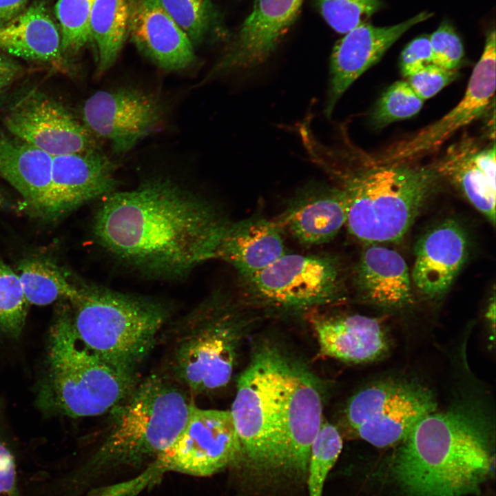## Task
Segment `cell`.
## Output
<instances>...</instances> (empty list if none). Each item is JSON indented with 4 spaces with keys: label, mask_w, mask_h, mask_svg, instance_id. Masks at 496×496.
I'll list each match as a JSON object with an SVG mask.
<instances>
[{
    "label": "cell",
    "mask_w": 496,
    "mask_h": 496,
    "mask_svg": "<svg viewBox=\"0 0 496 496\" xmlns=\"http://www.w3.org/2000/svg\"><path fill=\"white\" fill-rule=\"evenodd\" d=\"M304 0H256L207 80L264 63L295 21Z\"/></svg>",
    "instance_id": "17"
},
{
    "label": "cell",
    "mask_w": 496,
    "mask_h": 496,
    "mask_svg": "<svg viewBox=\"0 0 496 496\" xmlns=\"http://www.w3.org/2000/svg\"><path fill=\"white\" fill-rule=\"evenodd\" d=\"M17 273L29 304L45 306L58 300L70 301L76 293V280L48 260L23 259Z\"/></svg>",
    "instance_id": "28"
},
{
    "label": "cell",
    "mask_w": 496,
    "mask_h": 496,
    "mask_svg": "<svg viewBox=\"0 0 496 496\" xmlns=\"http://www.w3.org/2000/svg\"><path fill=\"white\" fill-rule=\"evenodd\" d=\"M321 355L352 363H365L382 357L389 338L376 318L362 315L312 318Z\"/></svg>",
    "instance_id": "21"
},
{
    "label": "cell",
    "mask_w": 496,
    "mask_h": 496,
    "mask_svg": "<svg viewBox=\"0 0 496 496\" xmlns=\"http://www.w3.org/2000/svg\"><path fill=\"white\" fill-rule=\"evenodd\" d=\"M132 0H95L90 15V32L98 57L97 73L113 66L126 39Z\"/></svg>",
    "instance_id": "27"
},
{
    "label": "cell",
    "mask_w": 496,
    "mask_h": 496,
    "mask_svg": "<svg viewBox=\"0 0 496 496\" xmlns=\"http://www.w3.org/2000/svg\"><path fill=\"white\" fill-rule=\"evenodd\" d=\"M12 203L6 195L5 192L0 188V209H6L10 207Z\"/></svg>",
    "instance_id": "43"
},
{
    "label": "cell",
    "mask_w": 496,
    "mask_h": 496,
    "mask_svg": "<svg viewBox=\"0 0 496 496\" xmlns=\"http://www.w3.org/2000/svg\"><path fill=\"white\" fill-rule=\"evenodd\" d=\"M432 15L423 11L389 26H375L364 22L344 34L336 42L331 55L325 116H331L338 101L349 87L377 63L399 38Z\"/></svg>",
    "instance_id": "16"
},
{
    "label": "cell",
    "mask_w": 496,
    "mask_h": 496,
    "mask_svg": "<svg viewBox=\"0 0 496 496\" xmlns=\"http://www.w3.org/2000/svg\"><path fill=\"white\" fill-rule=\"evenodd\" d=\"M83 124L92 136L107 142L114 153L125 154L161 126L165 111L153 94L133 87L100 90L81 110Z\"/></svg>",
    "instance_id": "12"
},
{
    "label": "cell",
    "mask_w": 496,
    "mask_h": 496,
    "mask_svg": "<svg viewBox=\"0 0 496 496\" xmlns=\"http://www.w3.org/2000/svg\"><path fill=\"white\" fill-rule=\"evenodd\" d=\"M458 74L457 70H447L432 64L406 77V82L425 101L454 81Z\"/></svg>",
    "instance_id": "38"
},
{
    "label": "cell",
    "mask_w": 496,
    "mask_h": 496,
    "mask_svg": "<svg viewBox=\"0 0 496 496\" xmlns=\"http://www.w3.org/2000/svg\"><path fill=\"white\" fill-rule=\"evenodd\" d=\"M468 242L463 227L446 219L428 230L416 243L411 282L425 298L448 290L466 259Z\"/></svg>",
    "instance_id": "20"
},
{
    "label": "cell",
    "mask_w": 496,
    "mask_h": 496,
    "mask_svg": "<svg viewBox=\"0 0 496 496\" xmlns=\"http://www.w3.org/2000/svg\"><path fill=\"white\" fill-rule=\"evenodd\" d=\"M249 320L226 292H214L170 324L165 374L192 394L226 386Z\"/></svg>",
    "instance_id": "7"
},
{
    "label": "cell",
    "mask_w": 496,
    "mask_h": 496,
    "mask_svg": "<svg viewBox=\"0 0 496 496\" xmlns=\"http://www.w3.org/2000/svg\"><path fill=\"white\" fill-rule=\"evenodd\" d=\"M356 287L364 299L382 307L400 308L412 299L411 274L403 257L378 245L361 253L355 271Z\"/></svg>",
    "instance_id": "24"
},
{
    "label": "cell",
    "mask_w": 496,
    "mask_h": 496,
    "mask_svg": "<svg viewBox=\"0 0 496 496\" xmlns=\"http://www.w3.org/2000/svg\"><path fill=\"white\" fill-rule=\"evenodd\" d=\"M315 2L326 23L340 34L367 22L382 6V0H315Z\"/></svg>",
    "instance_id": "34"
},
{
    "label": "cell",
    "mask_w": 496,
    "mask_h": 496,
    "mask_svg": "<svg viewBox=\"0 0 496 496\" xmlns=\"http://www.w3.org/2000/svg\"><path fill=\"white\" fill-rule=\"evenodd\" d=\"M298 362L274 344L256 348L240 375L230 412L242 457L256 468L284 471L290 395Z\"/></svg>",
    "instance_id": "6"
},
{
    "label": "cell",
    "mask_w": 496,
    "mask_h": 496,
    "mask_svg": "<svg viewBox=\"0 0 496 496\" xmlns=\"http://www.w3.org/2000/svg\"><path fill=\"white\" fill-rule=\"evenodd\" d=\"M230 222L207 199L155 176L100 198L92 232L121 263L149 276L176 280L215 259Z\"/></svg>",
    "instance_id": "1"
},
{
    "label": "cell",
    "mask_w": 496,
    "mask_h": 496,
    "mask_svg": "<svg viewBox=\"0 0 496 496\" xmlns=\"http://www.w3.org/2000/svg\"><path fill=\"white\" fill-rule=\"evenodd\" d=\"M434 171L384 166L347 177L349 232L370 243L401 239L413 224L436 178Z\"/></svg>",
    "instance_id": "8"
},
{
    "label": "cell",
    "mask_w": 496,
    "mask_h": 496,
    "mask_svg": "<svg viewBox=\"0 0 496 496\" xmlns=\"http://www.w3.org/2000/svg\"><path fill=\"white\" fill-rule=\"evenodd\" d=\"M242 458L241 446L229 410L200 409L192 404L176 441L152 461L138 484L167 471L198 477L214 475Z\"/></svg>",
    "instance_id": "11"
},
{
    "label": "cell",
    "mask_w": 496,
    "mask_h": 496,
    "mask_svg": "<svg viewBox=\"0 0 496 496\" xmlns=\"http://www.w3.org/2000/svg\"><path fill=\"white\" fill-rule=\"evenodd\" d=\"M28 302L17 272L0 259V331L17 339L23 331Z\"/></svg>",
    "instance_id": "32"
},
{
    "label": "cell",
    "mask_w": 496,
    "mask_h": 496,
    "mask_svg": "<svg viewBox=\"0 0 496 496\" xmlns=\"http://www.w3.org/2000/svg\"><path fill=\"white\" fill-rule=\"evenodd\" d=\"M424 103L406 81H397L382 93L377 101L372 114L371 123L377 128L417 114Z\"/></svg>",
    "instance_id": "33"
},
{
    "label": "cell",
    "mask_w": 496,
    "mask_h": 496,
    "mask_svg": "<svg viewBox=\"0 0 496 496\" xmlns=\"http://www.w3.org/2000/svg\"><path fill=\"white\" fill-rule=\"evenodd\" d=\"M0 404V496H22L17 453Z\"/></svg>",
    "instance_id": "37"
},
{
    "label": "cell",
    "mask_w": 496,
    "mask_h": 496,
    "mask_svg": "<svg viewBox=\"0 0 496 496\" xmlns=\"http://www.w3.org/2000/svg\"><path fill=\"white\" fill-rule=\"evenodd\" d=\"M282 231L274 220L252 216L230 222L215 259L232 266L240 278L267 267L286 252Z\"/></svg>",
    "instance_id": "22"
},
{
    "label": "cell",
    "mask_w": 496,
    "mask_h": 496,
    "mask_svg": "<svg viewBox=\"0 0 496 496\" xmlns=\"http://www.w3.org/2000/svg\"><path fill=\"white\" fill-rule=\"evenodd\" d=\"M192 404L165 373L139 379L107 413L104 435L90 457L52 480L57 495L79 496L107 472L154 460L178 438Z\"/></svg>",
    "instance_id": "2"
},
{
    "label": "cell",
    "mask_w": 496,
    "mask_h": 496,
    "mask_svg": "<svg viewBox=\"0 0 496 496\" xmlns=\"http://www.w3.org/2000/svg\"><path fill=\"white\" fill-rule=\"evenodd\" d=\"M342 448V440L338 428L322 417L310 451L307 473L309 496H322L326 478Z\"/></svg>",
    "instance_id": "31"
},
{
    "label": "cell",
    "mask_w": 496,
    "mask_h": 496,
    "mask_svg": "<svg viewBox=\"0 0 496 496\" xmlns=\"http://www.w3.org/2000/svg\"><path fill=\"white\" fill-rule=\"evenodd\" d=\"M436 407L428 387L415 381L389 379L356 393L348 402L345 418L358 437L385 448L399 444Z\"/></svg>",
    "instance_id": "10"
},
{
    "label": "cell",
    "mask_w": 496,
    "mask_h": 496,
    "mask_svg": "<svg viewBox=\"0 0 496 496\" xmlns=\"http://www.w3.org/2000/svg\"><path fill=\"white\" fill-rule=\"evenodd\" d=\"M440 172L446 176L468 200L494 225L496 185L475 165L472 153L463 149L445 160Z\"/></svg>",
    "instance_id": "29"
},
{
    "label": "cell",
    "mask_w": 496,
    "mask_h": 496,
    "mask_svg": "<svg viewBox=\"0 0 496 496\" xmlns=\"http://www.w3.org/2000/svg\"><path fill=\"white\" fill-rule=\"evenodd\" d=\"M28 1V0H0V26L23 11Z\"/></svg>",
    "instance_id": "42"
},
{
    "label": "cell",
    "mask_w": 496,
    "mask_h": 496,
    "mask_svg": "<svg viewBox=\"0 0 496 496\" xmlns=\"http://www.w3.org/2000/svg\"><path fill=\"white\" fill-rule=\"evenodd\" d=\"M495 30H490L462 100L440 120L387 149L377 161L395 165L417 158L439 148L457 130L479 117L489 105L496 85Z\"/></svg>",
    "instance_id": "13"
},
{
    "label": "cell",
    "mask_w": 496,
    "mask_h": 496,
    "mask_svg": "<svg viewBox=\"0 0 496 496\" xmlns=\"http://www.w3.org/2000/svg\"><path fill=\"white\" fill-rule=\"evenodd\" d=\"M118 165L99 149L52 156L51 185L42 217L56 219L116 190Z\"/></svg>",
    "instance_id": "15"
},
{
    "label": "cell",
    "mask_w": 496,
    "mask_h": 496,
    "mask_svg": "<svg viewBox=\"0 0 496 496\" xmlns=\"http://www.w3.org/2000/svg\"><path fill=\"white\" fill-rule=\"evenodd\" d=\"M66 303L50 331L38 406L45 413L72 417L107 413L134 386L138 373L88 349L74 331Z\"/></svg>",
    "instance_id": "4"
},
{
    "label": "cell",
    "mask_w": 496,
    "mask_h": 496,
    "mask_svg": "<svg viewBox=\"0 0 496 496\" xmlns=\"http://www.w3.org/2000/svg\"><path fill=\"white\" fill-rule=\"evenodd\" d=\"M128 37L146 58L169 72L196 61L194 45L159 0H132Z\"/></svg>",
    "instance_id": "19"
},
{
    "label": "cell",
    "mask_w": 496,
    "mask_h": 496,
    "mask_svg": "<svg viewBox=\"0 0 496 496\" xmlns=\"http://www.w3.org/2000/svg\"><path fill=\"white\" fill-rule=\"evenodd\" d=\"M95 0H58L55 14L61 37V50L73 55L92 42L90 15Z\"/></svg>",
    "instance_id": "30"
},
{
    "label": "cell",
    "mask_w": 496,
    "mask_h": 496,
    "mask_svg": "<svg viewBox=\"0 0 496 496\" xmlns=\"http://www.w3.org/2000/svg\"><path fill=\"white\" fill-rule=\"evenodd\" d=\"M247 298L269 310L298 313L340 300L344 280L340 260L330 254H288L240 278Z\"/></svg>",
    "instance_id": "9"
},
{
    "label": "cell",
    "mask_w": 496,
    "mask_h": 496,
    "mask_svg": "<svg viewBox=\"0 0 496 496\" xmlns=\"http://www.w3.org/2000/svg\"><path fill=\"white\" fill-rule=\"evenodd\" d=\"M0 51L43 63L65 61L59 25L44 0H34L0 26Z\"/></svg>",
    "instance_id": "23"
},
{
    "label": "cell",
    "mask_w": 496,
    "mask_h": 496,
    "mask_svg": "<svg viewBox=\"0 0 496 496\" xmlns=\"http://www.w3.org/2000/svg\"><path fill=\"white\" fill-rule=\"evenodd\" d=\"M194 46L203 42L213 19L210 0H159Z\"/></svg>",
    "instance_id": "35"
},
{
    "label": "cell",
    "mask_w": 496,
    "mask_h": 496,
    "mask_svg": "<svg viewBox=\"0 0 496 496\" xmlns=\"http://www.w3.org/2000/svg\"><path fill=\"white\" fill-rule=\"evenodd\" d=\"M287 456L283 471L307 476L312 443L322 420V402L314 376L298 363L290 397Z\"/></svg>",
    "instance_id": "25"
},
{
    "label": "cell",
    "mask_w": 496,
    "mask_h": 496,
    "mask_svg": "<svg viewBox=\"0 0 496 496\" xmlns=\"http://www.w3.org/2000/svg\"><path fill=\"white\" fill-rule=\"evenodd\" d=\"M347 196L344 190L322 182H311L298 189L274 220L304 246L331 241L345 225Z\"/></svg>",
    "instance_id": "18"
},
{
    "label": "cell",
    "mask_w": 496,
    "mask_h": 496,
    "mask_svg": "<svg viewBox=\"0 0 496 496\" xmlns=\"http://www.w3.org/2000/svg\"><path fill=\"white\" fill-rule=\"evenodd\" d=\"M434 64L429 36L422 35L410 41L400 57V68L404 76H409Z\"/></svg>",
    "instance_id": "39"
},
{
    "label": "cell",
    "mask_w": 496,
    "mask_h": 496,
    "mask_svg": "<svg viewBox=\"0 0 496 496\" xmlns=\"http://www.w3.org/2000/svg\"><path fill=\"white\" fill-rule=\"evenodd\" d=\"M76 285L68 302L76 336L107 361L138 373L168 323L170 307L159 299L80 280Z\"/></svg>",
    "instance_id": "5"
},
{
    "label": "cell",
    "mask_w": 496,
    "mask_h": 496,
    "mask_svg": "<svg viewBox=\"0 0 496 496\" xmlns=\"http://www.w3.org/2000/svg\"><path fill=\"white\" fill-rule=\"evenodd\" d=\"M472 160L475 165L493 183H495V147L472 154Z\"/></svg>",
    "instance_id": "40"
},
{
    "label": "cell",
    "mask_w": 496,
    "mask_h": 496,
    "mask_svg": "<svg viewBox=\"0 0 496 496\" xmlns=\"http://www.w3.org/2000/svg\"><path fill=\"white\" fill-rule=\"evenodd\" d=\"M433 62L447 70H457L464 61V50L459 37L448 21H442L429 35Z\"/></svg>",
    "instance_id": "36"
},
{
    "label": "cell",
    "mask_w": 496,
    "mask_h": 496,
    "mask_svg": "<svg viewBox=\"0 0 496 496\" xmlns=\"http://www.w3.org/2000/svg\"><path fill=\"white\" fill-rule=\"evenodd\" d=\"M485 417L460 406L422 418L397 444L393 475L410 496L474 493L492 466Z\"/></svg>",
    "instance_id": "3"
},
{
    "label": "cell",
    "mask_w": 496,
    "mask_h": 496,
    "mask_svg": "<svg viewBox=\"0 0 496 496\" xmlns=\"http://www.w3.org/2000/svg\"><path fill=\"white\" fill-rule=\"evenodd\" d=\"M52 160L47 153L0 133V178L17 189L29 209L41 216L50 189Z\"/></svg>",
    "instance_id": "26"
},
{
    "label": "cell",
    "mask_w": 496,
    "mask_h": 496,
    "mask_svg": "<svg viewBox=\"0 0 496 496\" xmlns=\"http://www.w3.org/2000/svg\"><path fill=\"white\" fill-rule=\"evenodd\" d=\"M21 71L19 64L0 53V94L17 79Z\"/></svg>",
    "instance_id": "41"
},
{
    "label": "cell",
    "mask_w": 496,
    "mask_h": 496,
    "mask_svg": "<svg viewBox=\"0 0 496 496\" xmlns=\"http://www.w3.org/2000/svg\"><path fill=\"white\" fill-rule=\"evenodd\" d=\"M10 134L55 156L95 148L92 135L56 101L33 93L16 103L3 120Z\"/></svg>",
    "instance_id": "14"
}]
</instances>
